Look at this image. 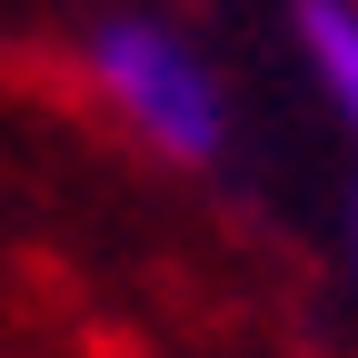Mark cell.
Segmentation results:
<instances>
[{
	"label": "cell",
	"mask_w": 358,
	"mask_h": 358,
	"mask_svg": "<svg viewBox=\"0 0 358 358\" xmlns=\"http://www.w3.org/2000/svg\"><path fill=\"white\" fill-rule=\"evenodd\" d=\"M80 70H90V90H100V110L129 129V140H150L159 159H219V140H229V100H219L209 60H199L169 20H140V10L100 20L90 50H80Z\"/></svg>",
	"instance_id": "obj_1"
},
{
	"label": "cell",
	"mask_w": 358,
	"mask_h": 358,
	"mask_svg": "<svg viewBox=\"0 0 358 358\" xmlns=\"http://www.w3.org/2000/svg\"><path fill=\"white\" fill-rule=\"evenodd\" d=\"M299 60L329 90V110L358 129V0H299Z\"/></svg>",
	"instance_id": "obj_2"
},
{
	"label": "cell",
	"mask_w": 358,
	"mask_h": 358,
	"mask_svg": "<svg viewBox=\"0 0 358 358\" xmlns=\"http://www.w3.org/2000/svg\"><path fill=\"white\" fill-rule=\"evenodd\" d=\"M348 279H358V179H348Z\"/></svg>",
	"instance_id": "obj_3"
}]
</instances>
